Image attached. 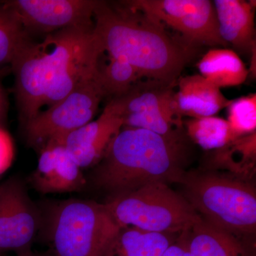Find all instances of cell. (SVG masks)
Here are the masks:
<instances>
[{
  "label": "cell",
  "instance_id": "1",
  "mask_svg": "<svg viewBox=\"0 0 256 256\" xmlns=\"http://www.w3.org/2000/svg\"><path fill=\"white\" fill-rule=\"evenodd\" d=\"M94 24L75 26L28 42L11 64L16 96L24 124L44 106L54 105L99 70L104 53Z\"/></svg>",
  "mask_w": 256,
  "mask_h": 256
},
{
  "label": "cell",
  "instance_id": "2",
  "mask_svg": "<svg viewBox=\"0 0 256 256\" xmlns=\"http://www.w3.org/2000/svg\"><path fill=\"white\" fill-rule=\"evenodd\" d=\"M98 1L94 32L104 52L133 66L146 80L176 85L192 48L175 42L159 23L120 4Z\"/></svg>",
  "mask_w": 256,
  "mask_h": 256
},
{
  "label": "cell",
  "instance_id": "3",
  "mask_svg": "<svg viewBox=\"0 0 256 256\" xmlns=\"http://www.w3.org/2000/svg\"><path fill=\"white\" fill-rule=\"evenodd\" d=\"M185 152V142L140 128H124L96 164L92 181L110 196L150 184H178L186 172Z\"/></svg>",
  "mask_w": 256,
  "mask_h": 256
},
{
  "label": "cell",
  "instance_id": "4",
  "mask_svg": "<svg viewBox=\"0 0 256 256\" xmlns=\"http://www.w3.org/2000/svg\"><path fill=\"white\" fill-rule=\"evenodd\" d=\"M178 184L202 220L250 242L256 229V192L250 181L206 170L186 172Z\"/></svg>",
  "mask_w": 256,
  "mask_h": 256
},
{
  "label": "cell",
  "instance_id": "5",
  "mask_svg": "<svg viewBox=\"0 0 256 256\" xmlns=\"http://www.w3.org/2000/svg\"><path fill=\"white\" fill-rule=\"evenodd\" d=\"M104 204L120 228L180 235L202 220L183 195L165 183L110 196Z\"/></svg>",
  "mask_w": 256,
  "mask_h": 256
},
{
  "label": "cell",
  "instance_id": "6",
  "mask_svg": "<svg viewBox=\"0 0 256 256\" xmlns=\"http://www.w3.org/2000/svg\"><path fill=\"white\" fill-rule=\"evenodd\" d=\"M119 228L104 204L82 200L60 202L50 212V254L99 256Z\"/></svg>",
  "mask_w": 256,
  "mask_h": 256
},
{
  "label": "cell",
  "instance_id": "7",
  "mask_svg": "<svg viewBox=\"0 0 256 256\" xmlns=\"http://www.w3.org/2000/svg\"><path fill=\"white\" fill-rule=\"evenodd\" d=\"M106 97L98 70L63 100L40 111L25 124L28 142L40 150L57 144L69 133L92 121Z\"/></svg>",
  "mask_w": 256,
  "mask_h": 256
},
{
  "label": "cell",
  "instance_id": "8",
  "mask_svg": "<svg viewBox=\"0 0 256 256\" xmlns=\"http://www.w3.org/2000/svg\"><path fill=\"white\" fill-rule=\"evenodd\" d=\"M175 87L144 80L126 95L110 100L122 116L124 128H140L184 142L186 134L175 100Z\"/></svg>",
  "mask_w": 256,
  "mask_h": 256
},
{
  "label": "cell",
  "instance_id": "9",
  "mask_svg": "<svg viewBox=\"0 0 256 256\" xmlns=\"http://www.w3.org/2000/svg\"><path fill=\"white\" fill-rule=\"evenodd\" d=\"M120 4L178 32L188 48L227 46L220 37L214 5L210 0H130Z\"/></svg>",
  "mask_w": 256,
  "mask_h": 256
},
{
  "label": "cell",
  "instance_id": "10",
  "mask_svg": "<svg viewBox=\"0 0 256 256\" xmlns=\"http://www.w3.org/2000/svg\"><path fill=\"white\" fill-rule=\"evenodd\" d=\"M96 0H14L3 6L24 30L50 34L94 24Z\"/></svg>",
  "mask_w": 256,
  "mask_h": 256
},
{
  "label": "cell",
  "instance_id": "11",
  "mask_svg": "<svg viewBox=\"0 0 256 256\" xmlns=\"http://www.w3.org/2000/svg\"><path fill=\"white\" fill-rule=\"evenodd\" d=\"M40 223L22 182L11 178L0 184V252L31 249Z\"/></svg>",
  "mask_w": 256,
  "mask_h": 256
},
{
  "label": "cell",
  "instance_id": "12",
  "mask_svg": "<svg viewBox=\"0 0 256 256\" xmlns=\"http://www.w3.org/2000/svg\"><path fill=\"white\" fill-rule=\"evenodd\" d=\"M124 128V120L114 101L100 116L63 138L62 144L80 168L96 165L105 154L114 138Z\"/></svg>",
  "mask_w": 256,
  "mask_h": 256
},
{
  "label": "cell",
  "instance_id": "13",
  "mask_svg": "<svg viewBox=\"0 0 256 256\" xmlns=\"http://www.w3.org/2000/svg\"><path fill=\"white\" fill-rule=\"evenodd\" d=\"M31 181L42 194L80 191L86 185L82 168L62 144H50L40 150Z\"/></svg>",
  "mask_w": 256,
  "mask_h": 256
},
{
  "label": "cell",
  "instance_id": "14",
  "mask_svg": "<svg viewBox=\"0 0 256 256\" xmlns=\"http://www.w3.org/2000/svg\"><path fill=\"white\" fill-rule=\"evenodd\" d=\"M213 3L222 40L240 53L252 56L256 53V2L215 0Z\"/></svg>",
  "mask_w": 256,
  "mask_h": 256
},
{
  "label": "cell",
  "instance_id": "15",
  "mask_svg": "<svg viewBox=\"0 0 256 256\" xmlns=\"http://www.w3.org/2000/svg\"><path fill=\"white\" fill-rule=\"evenodd\" d=\"M175 100L180 114L192 118L214 116L232 100L224 96L220 88L200 74L178 79Z\"/></svg>",
  "mask_w": 256,
  "mask_h": 256
},
{
  "label": "cell",
  "instance_id": "16",
  "mask_svg": "<svg viewBox=\"0 0 256 256\" xmlns=\"http://www.w3.org/2000/svg\"><path fill=\"white\" fill-rule=\"evenodd\" d=\"M192 256H255L252 242L202 220L180 234Z\"/></svg>",
  "mask_w": 256,
  "mask_h": 256
},
{
  "label": "cell",
  "instance_id": "17",
  "mask_svg": "<svg viewBox=\"0 0 256 256\" xmlns=\"http://www.w3.org/2000/svg\"><path fill=\"white\" fill-rule=\"evenodd\" d=\"M178 236L121 227L99 256H163Z\"/></svg>",
  "mask_w": 256,
  "mask_h": 256
},
{
  "label": "cell",
  "instance_id": "18",
  "mask_svg": "<svg viewBox=\"0 0 256 256\" xmlns=\"http://www.w3.org/2000/svg\"><path fill=\"white\" fill-rule=\"evenodd\" d=\"M208 170H224L250 181L256 172V131L215 150L208 158Z\"/></svg>",
  "mask_w": 256,
  "mask_h": 256
},
{
  "label": "cell",
  "instance_id": "19",
  "mask_svg": "<svg viewBox=\"0 0 256 256\" xmlns=\"http://www.w3.org/2000/svg\"><path fill=\"white\" fill-rule=\"evenodd\" d=\"M200 75L218 88L236 86L246 80L249 74L238 54L228 48H213L197 64Z\"/></svg>",
  "mask_w": 256,
  "mask_h": 256
},
{
  "label": "cell",
  "instance_id": "20",
  "mask_svg": "<svg viewBox=\"0 0 256 256\" xmlns=\"http://www.w3.org/2000/svg\"><path fill=\"white\" fill-rule=\"evenodd\" d=\"M186 136L206 150H215L234 140L226 120L208 116L184 121Z\"/></svg>",
  "mask_w": 256,
  "mask_h": 256
},
{
  "label": "cell",
  "instance_id": "21",
  "mask_svg": "<svg viewBox=\"0 0 256 256\" xmlns=\"http://www.w3.org/2000/svg\"><path fill=\"white\" fill-rule=\"evenodd\" d=\"M99 73L106 96L110 99L126 95L143 78L133 66L119 58H110L105 67L99 68Z\"/></svg>",
  "mask_w": 256,
  "mask_h": 256
},
{
  "label": "cell",
  "instance_id": "22",
  "mask_svg": "<svg viewBox=\"0 0 256 256\" xmlns=\"http://www.w3.org/2000/svg\"><path fill=\"white\" fill-rule=\"evenodd\" d=\"M28 42L23 26L2 4H0V66L12 63Z\"/></svg>",
  "mask_w": 256,
  "mask_h": 256
},
{
  "label": "cell",
  "instance_id": "23",
  "mask_svg": "<svg viewBox=\"0 0 256 256\" xmlns=\"http://www.w3.org/2000/svg\"><path fill=\"white\" fill-rule=\"evenodd\" d=\"M228 121L234 139L256 131V94L232 100L228 106Z\"/></svg>",
  "mask_w": 256,
  "mask_h": 256
},
{
  "label": "cell",
  "instance_id": "24",
  "mask_svg": "<svg viewBox=\"0 0 256 256\" xmlns=\"http://www.w3.org/2000/svg\"><path fill=\"white\" fill-rule=\"evenodd\" d=\"M14 158V146L8 133L0 127V174L10 168Z\"/></svg>",
  "mask_w": 256,
  "mask_h": 256
},
{
  "label": "cell",
  "instance_id": "25",
  "mask_svg": "<svg viewBox=\"0 0 256 256\" xmlns=\"http://www.w3.org/2000/svg\"><path fill=\"white\" fill-rule=\"evenodd\" d=\"M163 256H192L188 252V248L185 245L180 236L176 238L168 250L164 252Z\"/></svg>",
  "mask_w": 256,
  "mask_h": 256
},
{
  "label": "cell",
  "instance_id": "26",
  "mask_svg": "<svg viewBox=\"0 0 256 256\" xmlns=\"http://www.w3.org/2000/svg\"><path fill=\"white\" fill-rule=\"evenodd\" d=\"M5 111H6V100L1 84H0V121L4 117Z\"/></svg>",
  "mask_w": 256,
  "mask_h": 256
},
{
  "label": "cell",
  "instance_id": "27",
  "mask_svg": "<svg viewBox=\"0 0 256 256\" xmlns=\"http://www.w3.org/2000/svg\"><path fill=\"white\" fill-rule=\"evenodd\" d=\"M18 256H54L50 254V252H46V254H38L32 252L31 249L24 250V252H18Z\"/></svg>",
  "mask_w": 256,
  "mask_h": 256
}]
</instances>
